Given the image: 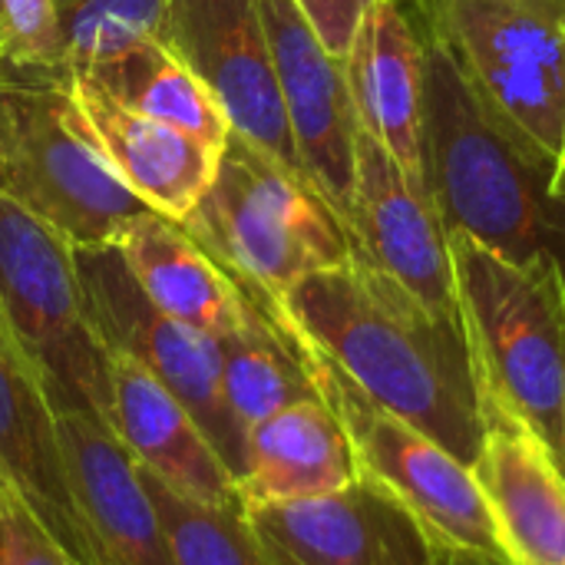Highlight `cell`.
<instances>
[{"mask_svg": "<svg viewBox=\"0 0 565 565\" xmlns=\"http://www.w3.org/2000/svg\"><path fill=\"white\" fill-rule=\"evenodd\" d=\"M275 305L361 394L473 467L483 401L457 321L427 311L354 252L334 268L311 271Z\"/></svg>", "mask_w": 565, "mask_h": 565, "instance_id": "6da1fadb", "label": "cell"}, {"mask_svg": "<svg viewBox=\"0 0 565 565\" xmlns=\"http://www.w3.org/2000/svg\"><path fill=\"white\" fill-rule=\"evenodd\" d=\"M457 315L480 401L536 434L565 470V265H523L450 228Z\"/></svg>", "mask_w": 565, "mask_h": 565, "instance_id": "7a4b0ae2", "label": "cell"}, {"mask_svg": "<svg viewBox=\"0 0 565 565\" xmlns=\"http://www.w3.org/2000/svg\"><path fill=\"white\" fill-rule=\"evenodd\" d=\"M420 152L424 182L447 232L460 228L523 265L559 258L543 175L493 122L434 33H424Z\"/></svg>", "mask_w": 565, "mask_h": 565, "instance_id": "3957f363", "label": "cell"}, {"mask_svg": "<svg viewBox=\"0 0 565 565\" xmlns=\"http://www.w3.org/2000/svg\"><path fill=\"white\" fill-rule=\"evenodd\" d=\"M182 228L232 278L271 301L311 271L351 258V235L315 182L235 129L209 192Z\"/></svg>", "mask_w": 565, "mask_h": 565, "instance_id": "277c9868", "label": "cell"}, {"mask_svg": "<svg viewBox=\"0 0 565 565\" xmlns=\"http://www.w3.org/2000/svg\"><path fill=\"white\" fill-rule=\"evenodd\" d=\"M427 33L550 192L565 149V0H434Z\"/></svg>", "mask_w": 565, "mask_h": 565, "instance_id": "5b68a950", "label": "cell"}, {"mask_svg": "<svg viewBox=\"0 0 565 565\" xmlns=\"http://www.w3.org/2000/svg\"><path fill=\"white\" fill-rule=\"evenodd\" d=\"M0 315L53 411L109 427L113 351L93 324L76 245L7 195H0Z\"/></svg>", "mask_w": 565, "mask_h": 565, "instance_id": "8992f818", "label": "cell"}, {"mask_svg": "<svg viewBox=\"0 0 565 565\" xmlns=\"http://www.w3.org/2000/svg\"><path fill=\"white\" fill-rule=\"evenodd\" d=\"M0 195L76 248L113 245L149 212L76 132L60 70L0 66Z\"/></svg>", "mask_w": 565, "mask_h": 565, "instance_id": "52a82bcc", "label": "cell"}, {"mask_svg": "<svg viewBox=\"0 0 565 565\" xmlns=\"http://www.w3.org/2000/svg\"><path fill=\"white\" fill-rule=\"evenodd\" d=\"M305 351L321 401L341 417L348 430L361 480L397 500L434 543L507 563L473 470L434 437L361 394L318 351L308 344Z\"/></svg>", "mask_w": 565, "mask_h": 565, "instance_id": "ba28073f", "label": "cell"}, {"mask_svg": "<svg viewBox=\"0 0 565 565\" xmlns=\"http://www.w3.org/2000/svg\"><path fill=\"white\" fill-rule=\"evenodd\" d=\"M76 268L103 344L166 384L199 420L235 480H242L248 437L225 404L218 341L159 311L129 275L116 245L76 248Z\"/></svg>", "mask_w": 565, "mask_h": 565, "instance_id": "9c48e42d", "label": "cell"}, {"mask_svg": "<svg viewBox=\"0 0 565 565\" xmlns=\"http://www.w3.org/2000/svg\"><path fill=\"white\" fill-rule=\"evenodd\" d=\"M348 235L358 258L394 278L437 318L460 324L447 225L430 192L361 126L354 136V202Z\"/></svg>", "mask_w": 565, "mask_h": 565, "instance_id": "30bf717a", "label": "cell"}, {"mask_svg": "<svg viewBox=\"0 0 565 565\" xmlns=\"http://www.w3.org/2000/svg\"><path fill=\"white\" fill-rule=\"evenodd\" d=\"M258 13L301 169L348 228L358 116L344 79V60L321 43L298 0H258Z\"/></svg>", "mask_w": 565, "mask_h": 565, "instance_id": "8fae6325", "label": "cell"}, {"mask_svg": "<svg viewBox=\"0 0 565 565\" xmlns=\"http://www.w3.org/2000/svg\"><path fill=\"white\" fill-rule=\"evenodd\" d=\"M162 40L212 89L238 136L301 169L258 0H169Z\"/></svg>", "mask_w": 565, "mask_h": 565, "instance_id": "7c38bea8", "label": "cell"}, {"mask_svg": "<svg viewBox=\"0 0 565 565\" xmlns=\"http://www.w3.org/2000/svg\"><path fill=\"white\" fill-rule=\"evenodd\" d=\"M268 565H437L434 540L384 490L295 503H242Z\"/></svg>", "mask_w": 565, "mask_h": 565, "instance_id": "4fadbf2b", "label": "cell"}, {"mask_svg": "<svg viewBox=\"0 0 565 565\" xmlns=\"http://www.w3.org/2000/svg\"><path fill=\"white\" fill-rule=\"evenodd\" d=\"M70 109L83 142L149 212L182 222L209 192L222 146L126 109L73 73Z\"/></svg>", "mask_w": 565, "mask_h": 565, "instance_id": "5bb4252c", "label": "cell"}, {"mask_svg": "<svg viewBox=\"0 0 565 565\" xmlns=\"http://www.w3.org/2000/svg\"><path fill=\"white\" fill-rule=\"evenodd\" d=\"M0 487L10 490L79 565H96L73 497L56 411L0 315Z\"/></svg>", "mask_w": 565, "mask_h": 565, "instance_id": "9a60e30c", "label": "cell"}, {"mask_svg": "<svg viewBox=\"0 0 565 565\" xmlns=\"http://www.w3.org/2000/svg\"><path fill=\"white\" fill-rule=\"evenodd\" d=\"M510 565H565V470L523 424L483 404V444L473 460Z\"/></svg>", "mask_w": 565, "mask_h": 565, "instance_id": "2e32d148", "label": "cell"}, {"mask_svg": "<svg viewBox=\"0 0 565 565\" xmlns=\"http://www.w3.org/2000/svg\"><path fill=\"white\" fill-rule=\"evenodd\" d=\"M109 430L139 470L179 497L209 507L242 503L235 473L225 467L199 420L166 384L126 354H113Z\"/></svg>", "mask_w": 565, "mask_h": 565, "instance_id": "e0dca14e", "label": "cell"}, {"mask_svg": "<svg viewBox=\"0 0 565 565\" xmlns=\"http://www.w3.org/2000/svg\"><path fill=\"white\" fill-rule=\"evenodd\" d=\"M56 430L96 565H172L152 497L116 434L83 414H56Z\"/></svg>", "mask_w": 565, "mask_h": 565, "instance_id": "ac0fdd59", "label": "cell"}, {"mask_svg": "<svg viewBox=\"0 0 565 565\" xmlns=\"http://www.w3.org/2000/svg\"><path fill=\"white\" fill-rule=\"evenodd\" d=\"M344 79L358 126L401 169L424 182V33L394 0H371L344 53Z\"/></svg>", "mask_w": 565, "mask_h": 565, "instance_id": "d6986e66", "label": "cell"}, {"mask_svg": "<svg viewBox=\"0 0 565 565\" xmlns=\"http://www.w3.org/2000/svg\"><path fill=\"white\" fill-rule=\"evenodd\" d=\"M142 288L169 318L209 334H232L252 308L238 278H232L185 228L159 212H146L113 242Z\"/></svg>", "mask_w": 565, "mask_h": 565, "instance_id": "ffe728a7", "label": "cell"}, {"mask_svg": "<svg viewBox=\"0 0 565 565\" xmlns=\"http://www.w3.org/2000/svg\"><path fill=\"white\" fill-rule=\"evenodd\" d=\"M361 483L341 417L321 401H295L248 430L242 503H295L344 493Z\"/></svg>", "mask_w": 565, "mask_h": 565, "instance_id": "44dd1931", "label": "cell"}, {"mask_svg": "<svg viewBox=\"0 0 565 565\" xmlns=\"http://www.w3.org/2000/svg\"><path fill=\"white\" fill-rule=\"evenodd\" d=\"M245 291L252 298L248 318L232 334L218 338V348L225 404L248 437V430L281 407L321 394L311 377L308 351L278 305L248 285Z\"/></svg>", "mask_w": 565, "mask_h": 565, "instance_id": "7402d4cb", "label": "cell"}, {"mask_svg": "<svg viewBox=\"0 0 565 565\" xmlns=\"http://www.w3.org/2000/svg\"><path fill=\"white\" fill-rule=\"evenodd\" d=\"M76 76L93 83L119 106L195 132L212 146H225L232 132V122L212 89L159 36L132 40Z\"/></svg>", "mask_w": 565, "mask_h": 565, "instance_id": "603a6c76", "label": "cell"}, {"mask_svg": "<svg viewBox=\"0 0 565 565\" xmlns=\"http://www.w3.org/2000/svg\"><path fill=\"white\" fill-rule=\"evenodd\" d=\"M139 470V467H136ZM152 507L159 513L172 565H268L242 503L235 507H209L152 480L139 470Z\"/></svg>", "mask_w": 565, "mask_h": 565, "instance_id": "cb8c5ba5", "label": "cell"}, {"mask_svg": "<svg viewBox=\"0 0 565 565\" xmlns=\"http://www.w3.org/2000/svg\"><path fill=\"white\" fill-rule=\"evenodd\" d=\"M169 0H53L66 70L86 73L142 36H166Z\"/></svg>", "mask_w": 565, "mask_h": 565, "instance_id": "d4e9b609", "label": "cell"}, {"mask_svg": "<svg viewBox=\"0 0 565 565\" xmlns=\"http://www.w3.org/2000/svg\"><path fill=\"white\" fill-rule=\"evenodd\" d=\"M0 66L70 73L53 0H0Z\"/></svg>", "mask_w": 565, "mask_h": 565, "instance_id": "484cf974", "label": "cell"}, {"mask_svg": "<svg viewBox=\"0 0 565 565\" xmlns=\"http://www.w3.org/2000/svg\"><path fill=\"white\" fill-rule=\"evenodd\" d=\"M0 565H79L53 533L0 487Z\"/></svg>", "mask_w": 565, "mask_h": 565, "instance_id": "4316f807", "label": "cell"}, {"mask_svg": "<svg viewBox=\"0 0 565 565\" xmlns=\"http://www.w3.org/2000/svg\"><path fill=\"white\" fill-rule=\"evenodd\" d=\"M298 7L305 10V17L311 20L315 33L321 36V43L344 60L358 23L364 17V10L371 7V0H298Z\"/></svg>", "mask_w": 565, "mask_h": 565, "instance_id": "83f0119b", "label": "cell"}, {"mask_svg": "<svg viewBox=\"0 0 565 565\" xmlns=\"http://www.w3.org/2000/svg\"><path fill=\"white\" fill-rule=\"evenodd\" d=\"M437 550V565H507L500 559H490V556H480V553H467V550H457V546H444V543H434Z\"/></svg>", "mask_w": 565, "mask_h": 565, "instance_id": "f1b7e54d", "label": "cell"}, {"mask_svg": "<svg viewBox=\"0 0 565 565\" xmlns=\"http://www.w3.org/2000/svg\"><path fill=\"white\" fill-rule=\"evenodd\" d=\"M420 33H427V23H430V13H434V0H394Z\"/></svg>", "mask_w": 565, "mask_h": 565, "instance_id": "f546056e", "label": "cell"}, {"mask_svg": "<svg viewBox=\"0 0 565 565\" xmlns=\"http://www.w3.org/2000/svg\"><path fill=\"white\" fill-rule=\"evenodd\" d=\"M550 199L565 205V149L563 159H559V169H556V175H553V182H550Z\"/></svg>", "mask_w": 565, "mask_h": 565, "instance_id": "4dcf8cb0", "label": "cell"}, {"mask_svg": "<svg viewBox=\"0 0 565 565\" xmlns=\"http://www.w3.org/2000/svg\"><path fill=\"white\" fill-rule=\"evenodd\" d=\"M563 437H565V434H563Z\"/></svg>", "mask_w": 565, "mask_h": 565, "instance_id": "1f68e13d", "label": "cell"}]
</instances>
